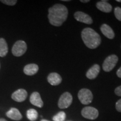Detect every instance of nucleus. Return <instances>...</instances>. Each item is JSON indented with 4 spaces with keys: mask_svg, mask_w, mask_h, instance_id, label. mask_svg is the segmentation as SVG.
I'll return each instance as SVG.
<instances>
[{
    "mask_svg": "<svg viewBox=\"0 0 121 121\" xmlns=\"http://www.w3.org/2000/svg\"><path fill=\"white\" fill-rule=\"evenodd\" d=\"M68 10L65 6L62 4H55L48 10V19L51 25L60 26L67 19Z\"/></svg>",
    "mask_w": 121,
    "mask_h": 121,
    "instance_id": "nucleus-1",
    "label": "nucleus"
},
{
    "mask_svg": "<svg viewBox=\"0 0 121 121\" xmlns=\"http://www.w3.org/2000/svg\"><path fill=\"white\" fill-rule=\"evenodd\" d=\"M81 38L85 44L90 49H95L101 43V38L94 30L85 28L81 32Z\"/></svg>",
    "mask_w": 121,
    "mask_h": 121,
    "instance_id": "nucleus-2",
    "label": "nucleus"
},
{
    "mask_svg": "<svg viewBox=\"0 0 121 121\" xmlns=\"http://www.w3.org/2000/svg\"><path fill=\"white\" fill-rule=\"evenodd\" d=\"M78 98L80 102L82 104L87 105L92 102L93 95L89 89H82L78 92Z\"/></svg>",
    "mask_w": 121,
    "mask_h": 121,
    "instance_id": "nucleus-3",
    "label": "nucleus"
},
{
    "mask_svg": "<svg viewBox=\"0 0 121 121\" xmlns=\"http://www.w3.org/2000/svg\"><path fill=\"white\" fill-rule=\"evenodd\" d=\"M118 61V58L115 54L109 56L104 60L103 64V69L105 72H110L114 69Z\"/></svg>",
    "mask_w": 121,
    "mask_h": 121,
    "instance_id": "nucleus-4",
    "label": "nucleus"
},
{
    "mask_svg": "<svg viewBox=\"0 0 121 121\" xmlns=\"http://www.w3.org/2000/svg\"><path fill=\"white\" fill-rule=\"evenodd\" d=\"M27 49L26 44L22 40H18L15 43L12 48V53L15 56L20 57L26 52Z\"/></svg>",
    "mask_w": 121,
    "mask_h": 121,
    "instance_id": "nucleus-5",
    "label": "nucleus"
},
{
    "mask_svg": "<svg viewBox=\"0 0 121 121\" xmlns=\"http://www.w3.org/2000/svg\"><path fill=\"white\" fill-rule=\"evenodd\" d=\"M72 102V96L69 92H65L60 96L58 102V106L60 109L67 108Z\"/></svg>",
    "mask_w": 121,
    "mask_h": 121,
    "instance_id": "nucleus-6",
    "label": "nucleus"
},
{
    "mask_svg": "<svg viewBox=\"0 0 121 121\" xmlns=\"http://www.w3.org/2000/svg\"><path fill=\"white\" fill-rule=\"evenodd\" d=\"M81 114L85 118L94 120L98 118L99 116V112L94 107H86L81 110Z\"/></svg>",
    "mask_w": 121,
    "mask_h": 121,
    "instance_id": "nucleus-7",
    "label": "nucleus"
},
{
    "mask_svg": "<svg viewBox=\"0 0 121 121\" xmlns=\"http://www.w3.org/2000/svg\"><path fill=\"white\" fill-rule=\"evenodd\" d=\"M74 17L78 22H83V23L91 24L93 23V19L86 13L81 11H77L74 13Z\"/></svg>",
    "mask_w": 121,
    "mask_h": 121,
    "instance_id": "nucleus-8",
    "label": "nucleus"
},
{
    "mask_svg": "<svg viewBox=\"0 0 121 121\" xmlns=\"http://www.w3.org/2000/svg\"><path fill=\"white\" fill-rule=\"evenodd\" d=\"M28 96V93L25 89H20L15 91L13 94L11 98L13 100L17 102H22L25 100Z\"/></svg>",
    "mask_w": 121,
    "mask_h": 121,
    "instance_id": "nucleus-9",
    "label": "nucleus"
},
{
    "mask_svg": "<svg viewBox=\"0 0 121 121\" xmlns=\"http://www.w3.org/2000/svg\"><path fill=\"white\" fill-rule=\"evenodd\" d=\"M30 102L33 105L39 108H42L43 107V102L40 95L38 92H34L31 94L30 97Z\"/></svg>",
    "mask_w": 121,
    "mask_h": 121,
    "instance_id": "nucleus-10",
    "label": "nucleus"
},
{
    "mask_svg": "<svg viewBox=\"0 0 121 121\" xmlns=\"http://www.w3.org/2000/svg\"><path fill=\"white\" fill-rule=\"evenodd\" d=\"M47 80L48 82L53 86H56L60 84L62 82L61 76L56 72H52L48 75Z\"/></svg>",
    "mask_w": 121,
    "mask_h": 121,
    "instance_id": "nucleus-11",
    "label": "nucleus"
},
{
    "mask_svg": "<svg viewBox=\"0 0 121 121\" xmlns=\"http://www.w3.org/2000/svg\"><path fill=\"white\" fill-rule=\"evenodd\" d=\"M6 116L10 119L15 121H20L22 119V115L17 109L11 108L6 113Z\"/></svg>",
    "mask_w": 121,
    "mask_h": 121,
    "instance_id": "nucleus-12",
    "label": "nucleus"
},
{
    "mask_svg": "<svg viewBox=\"0 0 121 121\" xmlns=\"http://www.w3.org/2000/svg\"><path fill=\"white\" fill-rule=\"evenodd\" d=\"M107 2H108L107 1H99L96 3V6L101 11L106 13H110L112 10V6Z\"/></svg>",
    "mask_w": 121,
    "mask_h": 121,
    "instance_id": "nucleus-13",
    "label": "nucleus"
},
{
    "mask_svg": "<svg viewBox=\"0 0 121 121\" xmlns=\"http://www.w3.org/2000/svg\"><path fill=\"white\" fill-rule=\"evenodd\" d=\"M100 69L99 65L95 64L87 71L86 76L89 79H94L98 76V74L99 73Z\"/></svg>",
    "mask_w": 121,
    "mask_h": 121,
    "instance_id": "nucleus-14",
    "label": "nucleus"
},
{
    "mask_svg": "<svg viewBox=\"0 0 121 121\" xmlns=\"http://www.w3.org/2000/svg\"><path fill=\"white\" fill-rule=\"evenodd\" d=\"M100 30L106 37L110 39H112L114 38L115 34L113 30L111 28V27L109 26L107 24H104L100 27Z\"/></svg>",
    "mask_w": 121,
    "mask_h": 121,
    "instance_id": "nucleus-15",
    "label": "nucleus"
},
{
    "mask_svg": "<svg viewBox=\"0 0 121 121\" xmlns=\"http://www.w3.org/2000/svg\"><path fill=\"white\" fill-rule=\"evenodd\" d=\"M38 66L36 64L31 63V64L27 65L24 68V72L26 75L32 76L37 73L38 71Z\"/></svg>",
    "mask_w": 121,
    "mask_h": 121,
    "instance_id": "nucleus-16",
    "label": "nucleus"
},
{
    "mask_svg": "<svg viewBox=\"0 0 121 121\" xmlns=\"http://www.w3.org/2000/svg\"><path fill=\"white\" fill-rule=\"evenodd\" d=\"M8 53V46L4 38H0V57H4Z\"/></svg>",
    "mask_w": 121,
    "mask_h": 121,
    "instance_id": "nucleus-17",
    "label": "nucleus"
},
{
    "mask_svg": "<svg viewBox=\"0 0 121 121\" xmlns=\"http://www.w3.org/2000/svg\"><path fill=\"white\" fill-rule=\"evenodd\" d=\"M26 116L27 118L30 121H34L38 118V113L37 110L34 109H30L27 111Z\"/></svg>",
    "mask_w": 121,
    "mask_h": 121,
    "instance_id": "nucleus-18",
    "label": "nucleus"
},
{
    "mask_svg": "<svg viewBox=\"0 0 121 121\" xmlns=\"http://www.w3.org/2000/svg\"><path fill=\"white\" fill-rule=\"evenodd\" d=\"M66 118V113L64 112H60L56 115L53 116V121H64Z\"/></svg>",
    "mask_w": 121,
    "mask_h": 121,
    "instance_id": "nucleus-19",
    "label": "nucleus"
},
{
    "mask_svg": "<svg viewBox=\"0 0 121 121\" xmlns=\"http://www.w3.org/2000/svg\"><path fill=\"white\" fill-rule=\"evenodd\" d=\"M114 15L117 19L121 22V8L119 7H116L114 9Z\"/></svg>",
    "mask_w": 121,
    "mask_h": 121,
    "instance_id": "nucleus-20",
    "label": "nucleus"
},
{
    "mask_svg": "<svg viewBox=\"0 0 121 121\" xmlns=\"http://www.w3.org/2000/svg\"><path fill=\"white\" fill-rule=\"evenodd\" d=\"M1 2L6 4H7V5L13 6L16 4L17 1L16 0H5V1L2 0V1H1Z\"/></svg>",
    "mask_w": 121,
    "mask_h": 121,
    "instance_id": "nucleus-21",
    "label": "nucleus"
},
{
    "mask_svg": "<svg viewBox=\"0 0 121 121\" xmlns=\"http://www.w3.org/2000/svg\"><path fill=\"white\" fill-rule=\"evenodd\" d=\"M116 110L119 112H121V99L118 100L116 104Z\"/></svg>",
    "mask_w": 121,
    "mask_h": 121,
    "instance_id": "nucleus-22",
    "label": "nucleus"
},
{
    "mask_svg": "<svg viewBox=\"0 0 121 121\" xmlns=\"http://www.w3.org/2000/svg\"><path fill=\"white\" fill-rule=\"evenodd\" d=\"M114 93L117 96H121V86L116 87L114 90Z\"/></svg>",
    "mask_w": 121,
    "mask_h": 121,
    "instance_id": "nucleus-23",
    "label": "nucleus"
},
{
    "mask_svg": "<svg viewBox=\"0 0 121 121\" xmlns=\"http://www.w3.org/2000/svg\"><path fill=\"white\" fill-rule=\"evenodd\" d=\"M117 75L119 78H121V67L118 69L117 71Z\"/></svg>",
    "mask_w": 121,
    "mask_h": 121,
    "instance_id": "nucleus-24",
    "label": "nucleus"
},
{
    "mask_svg": "<svg viewBox=\"0 0 121 121\" xmlns=\"http://www.w3.org/2000/svg\"><path fill=\"white\" fill-rule=\"evenodd\" d=\"M80 2H84V3H87V2H90V1H89V0H85V1H84V0H81V1H80Z\"/></svg>",
    "mask_w": 121,
    "mask_h": 121,
    "instance_id": "nucleus-25",
    "label": "nucleus"
},
{
    "mask_svg": "<svg viewBox=\"0 0 121 121\" xmlns=\"http://www.w3.org/2000/svg\"><path fill=\"white\" fill-rule=\"evenodd\" d=\"M0 121H7L6 120V119L4 118H0Z\"/></svg>",
    "mask_w": 121,
    "mask_h": 121,
    "instance_id": "nucleus-26",
    "label": "nucleus"
},
{
    "mask_svg": "<svg viewBox=\"0 0 121 121\" xmlns=\"http://www.w3.org/2000/svg\"><path fill=\"white\" fill-rule=\"evenodd\" d=\"M41 121H49L47 120V119H42Z\"/></svg>",
    "mask_w": 121,
    "mask_h": 121,
    "instance_id": "nucleus-27",
    "label": "nucleus"
},
{
    "mask_svg": "<svg viewBox=\"0 0 121 121\" xmlns=\"http://www.w3.org/2000/svg\"><path fill=\"white\" fill-rule=\"evenodd\" d=\"M62 1H64V2H68V1H69V0H62Z\"/></svg>",
    "mask_w": 121,
    "mask_h": 121,
    "instance_id": "nucleus-28",
    "label": "nucleus"
},
{
    "mask_svg": "<svg viewBox=\"0 0 121 121\" xmlns=\"http://www.w3.org/2000/svg\"><path fill=\"white\" fill-rule=\"evenodd\" d=\"M117 2H121V0H117Z\"/></svg>",
    "mask_w": 121,
    "mask_h": 121,
    "instance_id": "nucleus-29",
    "label": "nucleus"
}]
</instances>
